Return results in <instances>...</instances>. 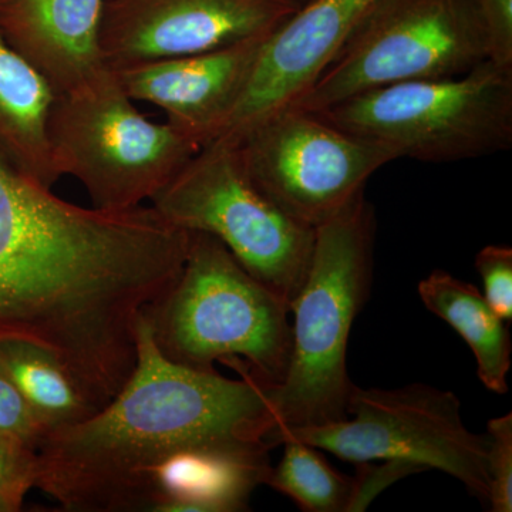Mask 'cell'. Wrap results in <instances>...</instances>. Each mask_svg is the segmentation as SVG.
Wrapping results in <instances>:
<instances>
[{
  "label": "cell",
  "instance_id": "cell-11",
  "mask_svg": "<svg viewBox=\"0 0 512 512\" xmlns=\"http://www.w3.org/2000/svg\"><path fill=\"white\" fill-rule=\"evenodd\" d=\"M296 0H104L99 45L110 70L198 55L266 35Z\"/></svg>",
  "mask_w": 512,
  "mask_h": 512
},
{
  "label": "cell",
  "instance_id": "cell-5",
  "mask_svg": "<svg viewBox=\"0 0 512 512\" xmlns=\"http://www.w3.org/2000/svg\"><path fill=\"white\" fill-rule=\"evenodd\" d=\"M333 126L424 163H456L512 147V70L490 60L450 79L413 80L315 111Z\"/></svg>",
  "mask_w": 512,
  "mask_h": 512
},
{
  "label": "cell",
  "instance_id": "cell-17",
  "mask_svg": "<svg viewBox=\"0 0 512 512\" xmlns=\"http://www.w3.org/2000/svg\"><path fill=\"white\" fill-rule=\"evenodd\" d=\"M421 302L447 322L474 353L478 377L490 392L508 393L512 340L508 323L485 301L476 286L448 272H431L419 284Z\"/></svg>",
  "mask_w": 512,
  "mask_h": 512
},
{
  "label": "cell",
  "instance_id": "cell-12",
  "mask_svg": "<svg viewBox=\"0 0 512 512\" xmlns=\"http://www.w3.org/2000/svg\"><path fill=\"white\" fill-rule=\"evenodd\" d=\"M377 3L308 0L299 6L266 37L241 99L212 141L235 143L259 121L295 106Z\"/></svg>",
  "mask_w": 512,
  "mask_h": 512
},
{
  "label": "cell",
  "instance_id": "cell-2",
  "mask_svg": "<svg viewBox=\"0 0 512 512\" xmlns=\"http://www.w3.org/2000/svg\"><path fill=\"white\" fill-rule=\"evenodd\" d=\"M130 379L89 419L47 431L36 485L67 512H138L144 474L181 448L258 443L271 448L278 419L271 384L238 357L241 379L177 365L158 352L143 318Z\"/></svg>",
  "mask_w": 512,
  "mask_h": 512
},
{
  "label": "cell",
  "instance_id": "cell-23",
  "mask_svg": "<svg viewBox=\"0 0 512 512\" xmlns=\"http://www.w3.org/2000/svg\"><path fill=\"white\" fill-rule=\"evenodd\" d=\"M0 433L15 437L29 447L39 448L45 439L46 427L37 420L28 403L0 366Z\"/></svg>",
  "mask_w": 512,
  "mask_h": 512
},
{
  "label": "cell",
  "instance_id": "cell-22",
  "mask_svg": "<svg viewBox=\"0 0 512 512\" xmlns=\"http://www.w3.org/2000/svg\"><path fill=\"white\" fill-rule=\"evenodd\" d=\"M476 269L483 279L484 298L493 311L512 320V249L507 245H487L476 256Z\"/></svg>",
  "mask_w": 512,
  "mask_h": 512
},
{
  "label": "cell",
  "instance_id": "cell-4",
  "mask_svg": "<svg viewBox=\"0 0 512 512\" xmlns=\"http://www.w3.org/2000/svg\"><path fill=\"white\" fill-rule=\"evenodd\" d=\"M190 234L180 275L141 311L158 352L200 372L238 357L259 380L278 386L291 359V308L217 238Z\"/></svg>",
  "mask_w": 512,
  "mask_h": 512
},
{
  "label": "cell",
  "instance_id": "cell-13",
  "mask_svg": "<svg viewBox=\"0 0 512 512\" xmlns=\"http://www.w3.org/2000/svg\"><path fill=\"white\" fill-rule=\"evenodd\" d=\"M268 36L111 72L131 100L160 107L171 127L202 147L214 140L237 106Z\"/></svg>",
  "mask_w": 512,
  "mask_h": 512
},
{
  "label": "cell",
  "instance_id": "cell-3",
  "mask_svg": "<svg viewBox=\"0 0 512 512\" xmlns=\"http://www.w3.org/2000/svg\"><path fill=\"white\" fill-rule=\"evenodd\" d=\"M376 218L365 192L315 229L308 275L291 303L292 350L284 382L271 387L278 427L320 426L345 419L353 382L350 330L372 285Z\"/></svg>",
  "mask_w": 512,
  "mask_h": 512
},
{
  "label": "cell",
  "instance_id": "cell-26",
  "mask_svg": "<svg viewBox=\"0 0 512 512\" xmlns=\"http://www.w3.org/2000/svg\"><path fill=\"white\" fill-rule=\"evenodd\" d=\"M296 2H298V5L301 6L303 3L308 2V0H296Z\"/></svg>",
  "mask_w": 512,
  "mask_h": 512
},
{
  "label": "cell",
  "instance_id": "cell-7",
  "mask_svg": "<svg viewBox=\"0 0 512 512\" xmlns=\"http://www.w3.org/2000/svg\"><path fill=\"white\" fill-rule=\"evenodd\" d=\"M151 204L175 227L217 238L291 308L308 275L315 229L286 215L255 184L234 144L202 146Z\"/></svg>",
  "mask_w": 512,
  "mask_h": 512
},
{
  "label": "cell",
  "instance_id": "cell-24",
  "mask_svg": "<svg viewBox=\"0 0 512 512\" xmlns=\"http://www.w3.org/2000/svg\"><path fill=\"white\" fill-rule=\"evenodd\" d=\"M487 42V60L512 70V0H473Z\"/></svg>",
  "mask_w": 512,
  "mask_h": 512
},
{
  "label": "cell",
  "instance_id": "cell-1",
  "mask_svg": "<svg viewBox=\"0 0 512 512\" xmlns=\"http://www.w3.org/2000/svg\"><path fill=\"white\" fill-rule=\"evenodd\" d=\"M188 244L153 207L82 208L0 156V339L49 350L92 402L110 399L136 366L141 311Z\"/></svg>",
  "mask_w": 512,
  "mask_h": 512
},
{
  "label": "cell",
  "instance_id": "cell-14",
  "mask_svg": "<svg viewBox=\"0 0 512 512\" xmlns=\"http://www.w3.org/2000/svg\"><path fill=\"white\" fill-rule=\"evenodd\" d=\"M272 448L258 443L194 444L148 468L138 512L247 511L266 484Z\"/></svg>",
  "mask_w": 512,
  "mask_h": 512
},
{
  "label": "cell",
  "instance_id": "cell-9",
  "mask_svg": "<svg viewBox=\"0 0 512 512\" xmlns=\"http://www.w3.org/2000/svg\"><path fill=\"white\" fill-rule=\"evenodd\" d=\"M487 60L473 0H379L295 106L320 111L356 94L450 79Z\"/></svg>",
  "mask_w": 512,
  "mask_h": 512
},
{
  "label": "cell",
  "instance_id": "cell-6",
  "mask_svg": "<svg viewBox=\"0 0 512 512\" xmlns=\"http://www.w3.org/2000/svg\"><path fill=\"white\" fill-rule=\"evenodd\" d=\"M49 140L60 177L77 178L93 207L110 211L153 200L201 148L170 124L148 120L111 70L56 97Z\"/></svg>",
  "mask_w": 512,
  "mask_h": 512
},
{
  "label": "cell",
  "instance_id": "cell-18",
  "mask_svg": "<svg viewBox=\"0 0 512 512\" xmlns=\"http://www.w3.org/2000/svg\"><path fill=\"white\" fill-rule=\"evenodd\" d=\"M0 366L47 431L99 412L66 366L49 350L18 339H0Z\"/></svg>",
  "mask_w": 512,
  "mask_h": 512
},
{
  "label": "cell",
  "instance_id": "cell-8",
  "mask_svg": "<svg viewBox=\"0 0 512 512\" xmlns=\"http://www.w3.org/2000/svg\"><path fill=\"white\" fill-rule=\"evenodd\" d=\"M285 439L328 451L348 463L402 461L440 470L487 505V437L467 429L453 392L414 383L402 389H363L353 383L345 419L279 431Z\"/></svg>",
  "mask_w": 512,
  "mask_h": 512
},
{
  "label": "cell",
  "instance_id": "cell-25",
  "mask_svg": "<svg viewBox=\"0 0 512 512\" xmlns=\"http://www.w3.org/2000/svg\"><path fill=\"white\" fill-rule=\"evenodd\" d=\"M356 466L359 474L355 477L356 493L350 512L365 511L375 500L376 495L382 493L384 488L389 487L394 481L400 480L407 474L423 471L413 464L402 463V461H383L382 466H375L373 463L356 464Z\"/></svg>",
  "mask_w": 512,
  "mask_h": 512
},
{
  "label": "cell",
  "instance_id": "cell-15",
  "mask_svg": "<svg viewBox=\"0 0 512 512\" xmlns=\"http://www.w3.org/2000/svg\"><path fill=\"white\" fill-rule=\"evenodd\" d=\"M104 0H0V35L46 77L56 97L96 82Z\"/></svg>",
  "mask_w": 512,
  "mask_h": 512
},
{
  "label": "cell",
  "instance_id": "cell-19",
  "mask_svg": "<svg viewBox=\"0 0 512 512\" xmlns=\"http://www.w3.org/2000/svg\"><path fill=\"white\" fill-rule=\"evenodd\" d=\"M284 456L271 467L266 484L291 498L302 511L350 512L356 493L355 477L335 470L319 448L285 439Z\"/></svg>",
  "mask_w": 512,
  "mask_h": 512
},
{
  "label": "cell",
  "instance_id": "cell-10",
  "mask_svg": "<svg viewBox=\"0 0 512 512\" xmlns=\"http://www.w3.org/2000/svg\"><path fill=\"white\" fill-rule=\"evenodd\" d=\"M234 144L255 184L293 220L313 229L365 192L397 160L392 150L333 126L319 113L286 107Z\"/></svg>",
  "mask_w": 512,
  "mask_h": 512
},
{
  "label": "cell",
  "instance_id": "cell-16",
  "mask_svg": "<svg viewBox=\"0 0 512 512\" xmlns=\"http://www.w3.org/2000/svg\"><path fill=\"white\" fill-rule=\"evenodd\" d=\"M55 100L46 77L0 35V156L47 188L62 178L49 140Z\"/></svg>",
  "mask_w": 512,
  "mask_h": 512
},
{
  "label": "cell",
  "instance_id": "cell-21",
  "mask_svg": "<svg viewBox=\"0 0 512 512\" xmlns=\"http://www.w3.org/2000/svg\"><path fill=\"white\" fill-rule=\"evenodd\" d=\"M488 507L493 512L512 511V414L488 421Z\"/></svg>",
  "mask_w": 512,
  "mask_h": 512
},
{
  "label": "cell",
  "instance_id": "cell-20",
  "mask_svg": "<svg viewBox=\"0 0 512 512\" xmlns=\"http://www.w3.org/2000/svg\"><path fill=\"white\" fill-rule=\"evenodd\" d=\"M36 460L35 448L0 433V512L22 510L36 485Z\"/></svg>",
  "mask_w": 512,
  "mask_h": 512
}]
</instances>
